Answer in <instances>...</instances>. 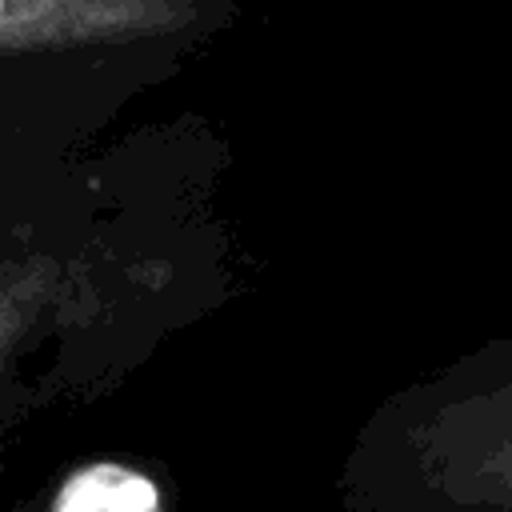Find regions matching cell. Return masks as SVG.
I'll return each instance as SVG.
<instances>
[{"mask_svg": "<svg viewBox=\"0 0 512 512\" xmlns=\"http://www.w3.org/2000/svg\"><path fill=\"white\" fill-rule=\"evenodd\" d=\"M344 512H512V336L392 388L356 428Z\"/></svg>", "mask_w": 512, "mask_h": 512, "instance_id": "1", "label": "cell"}, {"mask_svg": "<svg viewBox=\"0 0 512 512\" xmlns=\"http://www.w3.org/2000/svg\"><path fill=\"white\" fill-rule=\"evenodd\" d=\"M188 12L184 0H0V56L164 36Z\"/></svg>", "mask_w": 512, "mask_h": 512, "instance_id": "2", "label": "cell"}, {"mask_svg": "<svg viewBox=\"0 0 512 512\" xmlns=\"http://www.w3.org/2000/svg\"><path fill=\"white\" fill-rule=\"evenodd\" d=\"M8 512H172V484L152 464L92 456L64 468Z\"/></svg>", "mask_w": 512, "mask_h": 512, "instance_id": "3", "label": "cell"}, {"mask_svg": "<svg viewBox=\"0 0 512 512\" xmlns=\"http://www.w3.org/2000/svg\"><path fill=\"white\" fill-rule=\"evenodd\" d=\"M64 288V264L56 256L0 252V396L8 388L16 352L44 320Z\"/></svg>", "mask_w": 512, "mask_h": 512, "instance_id": "4", "label": "cell"}]
</instances>
